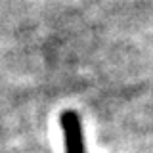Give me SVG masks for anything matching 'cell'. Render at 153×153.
Masks as SVG:
<instances>
[{"label":"cell","instance_id":"6da1fadb","mask_svg":"<svg viewBox=\"0 0 153 153\" xmlns=\"http://www.w3.org/2000/svg\"><path fill=\"white\" fill-rule=\"evenodd\" d=\"M59 126L63 132L65 153H86V140L82 119L75 109H65L59 115Z\"/></svg>","mask_w":153,"mask_h":153}]
</instances>
